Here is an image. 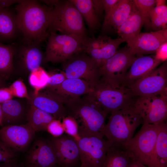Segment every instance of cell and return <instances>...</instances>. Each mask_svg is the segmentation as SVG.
Instances as JSON below:
<instances>
[{
  "label": "cell",
  "instance_id": "6da1fadb",
  "mask_svg": "<svg viewBox=\"0 0 167 167\" xmlns=\"http://www.w3.org/2000/svg\"><path fill=\"white\" fill-rule=\"evenodd\" d=\"M50 7L36 0H21L15 11L18 27L24 42L39 44L48 38Z\"/></svg>",
  "mask_w": 167,
  "mask_h": 167
},
{
  "label": "cell",
  "instance_id": "7a4b0ae2",
  "mask_svg": "<svg viewBox=\"0 0 167 167\" xmlns=\"http://www.w3.org/2000/svg\"><path fill=\"white\" fill-rule=\"evenodd\" d=\"M64 105L68 116L77 123L78 136H104L102 131L108 114L89 95L70 100Z\"/></svg>",
  "mask_w": 167,
  "mask_h": 167
},
{
  "label": "cell",
  "instance_id": "3957f363",
  "mask_svg": "<svg viewBox=\"0 0 167 167\" xmlns=\"http://www.w3.org/2000/svg\"><path fill=\"white\" fill-rule=\"evenodd\" d=\"M110 113L102 134L112 145L122 147L133 137L143 120L133 104Z\"/></svg>",
  "mask_w": 167,
  "mask_h": 167
},
{
  "label": "cell",
  "instance_id": "277c9868",
  "mask_svg": "<svg viewBox=\"0 0 167 167\" xmlns=\"http://www.w3.org/2000/svg\"><path fill=\"white\" fill-rule=\"evenodd\" d=\"M57 31L63 34L87 37L83 18L69 0H58L54 6L50 7L48 32L49 33Z\"/></svg>",
  "mask_w": 167,
  "mask_h": 167
},
{
  "label": "cell",
  "instance_id": "5b68a950",
  "mask_svg": "<svg viewBox=\"0 0 167 167\" xmlns=\"http://www.w3.org/2000/svg\"><path fill=\"white\" fill-rule=\"evenodd\" d=\"M88 94L108 114L133 105L137 97L128 87L100 79Z\"/></svg>",
  "mask_w": 167,
  "mask_h": 167
},
{
  "label": "cell",
  "instance_id": "8992f818",
  "mask_svg": "<svg viewBox=\"0 0 167 167\" xmlns=\"http://www.w3.org/2000/svg\"><path fill=\"white\" fill-rule=\"evenodd\" d=\"M158 125L143 123L139 131L122 146L132 158L147 167H156L154 151Z\"/></svg>",
  "mask_w": 167,
  "mask_h": 167
},
{
  "label": "cell",
  "instance_id": "52a82bcc",
  "mask_svg": "<svg viewBox=\"0 0 167 167\" xmlns=\"http://www.w3.org/2000/svg\"><path fill=\"white\" fill-rule=\"evenodd\" d=\"M87 37L50 32L43 61L62 63L75 54L83 51L84 42Z\"/></svg>",
  "mask_w": 167,
  "mask_h": 167
},
{
  "label": "cell",
  "instance_id": "ba28073f",
  "mask_svg": "<svg viewBox=\"0 0 167 167\" xmlns=\"http://www.w3.org/2000/svg\"><path fill=\"white\" fill-rule=\"evenodd\" d=\"M62 71L67 79H80L87 82L92 89L101 76L95 61L83 51L76 53L62 62Z\"/></svg>",
  "mask_w": 167,
  "mask_h": 167
},
{
  "label": "cell",
  "instance_id": "9c48e42d",
  "mask_svg": "<svg viewBox=\"0 0 167 167\" xmlns=\"http://www.w3.org/2000/svg\"><path fill=\"white\" fill-rule=\"evenodd\" d=\"M80 167H102L107 152L112 144L104 136H78Z\"/></svg>",
  "mask_w": 167,
  "mask_h": 167
},
{
  "label": "cell",
  "instance_id": "30bf717a",
  "mask_svg": "<svg viewBox=\"0 0 167 167\" xmlns=\"http://www.w3.org/2000/svg\"><path fill=\"white\" fill-rule=\"evenodd\" d=\"M133 105L143 123L158 125L166 121L167 93L137 97Z\"/></svg>",
  "mask_w": 167,
  "mask_h": 167
},
{
  "label": "cell",
  "instance_id": "8fae6325",
  "mask_svg": "<svg viewBox=\"0 0 167 167\" xmlns=\"http://www.w3.org/2000/svg\"><path fill=\"white\" fill-rule=\"evenodd\" d=\"M136 57L127 46L117 50L100 68V79L111 84L122 85L124 76Z\"/></svg>",
  "mask_w": 167,
  "mask_h": 167
},
{
  "label": "cell",
  "instance_id": "7c38bea8",
  "mask_svg": "<svg viewBox=\"0 0 167 167\" xmlns=\"http://www.w3.org/2000/svg\"><path fill=\"white\" fill-rule=\"evenodd\" d=\"M128 88L136 97L167 93L166 61Z\"/></svg>",
  "mask_w": 167,
  "mask_h": 167
},
{
  "label": "cell",
  "instance_id": "4fadbf2b",
  "mask_svg": "<svg viewBox=\"0 0 167 167\" xmlns=\"http://www.w3.org/2000/svg\"><path fill=\"white\" fill-rule=\"evenodd\" d=\"M51 140L59 167H80V161L77 139L67 134Z\"/></svg>",
  "mask_w": 167,
  "mask_h": 167
},
{
  "label": "cell",
  "instance_id": "5bb4252c",
  "mask_svg": "<svg viewBox=\"0 0 167 167\" xmlns=\"http://www.w3.org/2000/svg\"><path fill=\"white\" fill-rule=\"evenodd\" d=\"M27 167H59L54 146L50 139L36 140L28 153Z\"/></svg>",
  "mask_w": 167,
  "mask_h": 167
},
{
  "label": "cell",
  "instance_id": "9a60e30c",
  "mask_svg": "<svg viewBox=\"0 0 167 167\" xmlns=\"http://www.w3.org/2000/svg\"><path fill=\"white\" fill-rule=\"evenodd\" d=\"M35 133L28 123L6 125L0 129V140L16 152L21 151L28 146Z\"/></svg>",
  "mask_w": 167,
  "mask_h": 167
},
{
  "label": "cell",
  "instance_id": "2e32d148",
  "mask_svg": "<svg viewBox=\"0 0 167 167\" xmlns=\"http://www.w3.org/2000/svg\"><path fill=\"white\" fill-rule=\"evenodd\" d=\"M44 90L64 104L68 101L81 96L87 95L92 89L89 84L80 79L66 78L60 84L47 87Z\"/></svg>",
  "mask_w": 167,
  "mask_h": 167
},
{
  "label": "cell",
  "instance_id": "e0dca14e",
  "mask_svg": "<svg viewBox=\"0 0 167 167\" xmlns=\"http://www.w3.org/2000/svg\"><path fill=\"white\" fill-rule=\"evenodd\" d=\"M167 42V29L148 32L140 33L133 47L130 49L136 56L155 53L163 44Z\"/></svg>",
  "mask_w": 167,
  "mask_h": 167
},
{
  "label": "cell",
  "instance_id": "ac0fdd59",
  "mask_svg": "<svg viewBox=\"0 0 167 167\" xmlns=\"http://www.w3.org/2000/svg\"><path fill=\"white\" fill-rule=\"evenodd\" d=\"M28 103L52 115L56 119L61 121L68 116L66 109L63 103L58 99L44 90L34 95L29 96Z\"/></svg>",
  "mask_w": 167,
  "mask_h": 167
},
{
  "label": "cell",
  "instance_id": "d6986e66",
  "mask_svg": "<svg viewBox=\"0 0 167 167\" xmlns=\"http://www.w3.org/2000/svg\"><path fill=\"white\" fill-rule=\"evenodd\" d=\"M162 62L154 56H137L126 73L122 85L128 87L134 82L155 69Z\"/></svg>",
  "mask_w": 167,
  "mask_h": 167
},
{
  "label": "cell",
  "instance_id": "ffe728a7",
  "mask_svg": "<svg viewBox=\"0 0 167 167\" xmlns=\"http://www.w3.org/2000/svg\"><path fill=\"white\" fill-rule=\"evenodd\" d=\"M143 24V18L133 2L129 16L117 31L118 35L124 42L127 43V46L130 49L136 42Z\"/></svg>",
  "mask_w": 167,
  "mask_h": 167
},
{
  "label": "cell",
  "instance_id": "44dd1931",
  "mask_svg": "<svg viewBox=\"0 0 167 167\" xmlns=\"http://www.w3.org/2000/svg\"><path fill=\"white\" fill-rule=\"evenodd\" d=\"M40 44L25 42L19 47H16L23 66L30 72L38 69L44 60Z\"/></svg>",
  "mask_w": 167,
  "mask_h": 167
},
{
  "label": "cell",
  "instance_id": "7402d4cb",
  "mask_svg": "<svg viewBox=\"0 0 167 167\" xmlns=\"http://www.w3.org/2000/svg\"><path fill=\"white\" fill-rule=\"evenodd\" d=\"M133 5V0H119L107 21L103 23V30L112 27L117 31L129 16Z\"/></svg>",
  "mask_w": 167,
  "mask_h": 167
},
{
  "label": "cell",
  "instance_id": "603a6c76",
  "mask_svg": "<svg viewBox=\"0 0 167 167\" xmlns=\"http://www.w3.org/2000/svg\"><path fill=\"white\" fill-rule=\"evenodd\" d=\"M18 31L16 12L10 7L0 8V42L13 39Z\"/></svg>",
  "mask_w": 167,
  "mask_h": 167
},
{
  "label": "cell",
  "instance_id": "cb8c5ba5",
  "mask_svg": "<svg viewBox=\"0 0 167 167\" xmlns=\"http://www.w3.org/2000/svg\"><path fill=\"white\" fill-rule=\"evenodd\" d=\"M154 157L156 167H167L166 121L158 125Z\"/></svg>",
  "mask_w": 167,
  "mask_h": 167
},
{
  "label": "cell",
  "instance_id": "d4e9b609",
  "mask_svg": "<svg viewBox=\"0 0 167 167\" xmlns=\"http://www.w3.org/2000/svg\"><path fill=\"white\" fill-rule=\"evenodd\" d=\"M124 41L121 38H111L107 44L101 48L92 49L86 53L89 56L100 68L115 54L120 45Z\"/></svg>",
  "mask_w": 167,
  "mask_h": 167
},
{
  "label": "cell",
  "instance_id": "484cf974",
  "mask_svg": "<svg viewBox=\"0 0 167 167\" xmlns=\"http://www.w3.org/2000/svg\"><path fill=\"white\" fill-rule=\"evenodd\" d=\"M27 116L28 123L35 132L46 131L49 124L56 119L50 114L32 105L28 111Z\"/></svg>",
  "mask_w": 167,
  "mask_h": 167
},
{
  "label": "cell",
  "instance_id": "4316f807",
  "mask_svg": "<svg viewBox=\"0 0 167 167\" xmlns=\"http://www.w3.org/2000/svg\"><path fill=\"white\" fill-rule=\"evenodd\" d=\"M131 159L122 147L112 145L109 149L102 167H127Z\"/></svg>",
  "mask_w": 167,
  "mask_h": 167
},
{
  "label": "cell",
  "instance_id": "83f0119b",
  "mask_svg": "<svg viewBox=\"0 0 167 167\" xmlns=\"http://www.w3.org/2000/svg\"><path fill=\"white\" fill-rule=\"evenodd\" d=\"M75 6L91 31L98 27L99 23L94 10L92 0H69Z\"/></svg>",
  "mask_w": 167,
  "mask_h": 167
},
{
  "label": "cell",
  "instance_id": "f1b7e54d",
  "mask_svg": "<svg viewBox=\"0 0 167 167\" xmlns=\"http://www.w3.org/2000/svg\"><path fill=\"white\" fill-rule=\"evenodd\" d=\"M3 113V126L15 125L20 119L23 113V109L18 101L13 99L1 104Z\"/></svg>",
  "mask_w": 167,
  "mask_h": 167
},
{
  "label": "cell",
  "instance_id": "f546056e",
  "mask_svg": "<svg viewBox=\"0 0 167 167\" xmlns=\"http://www.w3.org/2000/svg\"><path fill=\"white\" fill-rule=\"evenodd\" d=\"M148 18L149 28L154 31L167 28V6L163 5L155 6L150 12Z\"/></svg>",
  "mask_w": 167,
  "mask_h": 167
},
{
  "label": "cell",
  "instance_id": "4dcf8cb0",
  "mask_svg": "<svg viewBox=\"0 0 167 167\" xmlns=\"http://www.w3.org/2000/svg\"><path fill=\"white\" fill-rule=\"evenodd\" d=\"M15 47L13 45H5L0 42V75L8 74L12 71Z\"/></svg>",
  "mask_w": 167,
  "mask_h": 167
},
{
  "label": "cell",
  "instance_id": "1f68e13d",
  "mask_svg": "<svg viewBox=\"0 0 167 167\" xmlns=\"http://www.w3.org/2000/svg\"><path fill=\"white\" fill-rule=\"evenodd\" d=\"M49 78V74L41 66L30 72L28 80L30 84L34 89L33 93L34 95L46 87Z\"/></svg>",
  "mask_w": 167,
  "mask_h": 167
},
{
  "label": "cell",
  "instance_id": "d6a6232c",
  "mask_svg": "<svg viewBox=\"0 0 167 167\" xmlns=\"http://www.w3.org/2000/svg\"><path fill=\"white\" fill-rule=\"evenodd\" d=\"M133 1L143 18L144 24L149 28V14L150 11L156 6V0H134Z\"/></svg>",
  "mask_w": 167,
  "mask_h": 167
},
{
  "label": "cell",
  "instance_id": "836d02e7",
  "mask_svg": "<svg viewBox=\"0 0 167 167\" xmlns=\"http://www.w3.org/2000/svg\"><path fill=\"white\" fill-rule=\"evenodd\" d=\"M111 39L106 35L92 38L87 37L84 42L83 52L86 53L92 49H100L107 44Z\"/></svg>",
  "mask_w": 167,
  "mask_h": 167
},
{
  "label": "cell",
  "instance_id": "e575fe53",
  "mask_svg": "<svg viewBox=\"0 0 167 167\" xmlns=\"http://www.w3.org/2000/svg\"><path fill=\"white\" fill-rule=\"evenodd\" d=\"M16 152L0 140V164L12 163L16 158Z\"/></svg>",
  "mask_w": 167,
  "mask_h": 167
},
{
  "label": "cell",
  "instance_id": "d590c367",
  "mask_svg": "<svg viewBox=\"0 0 167 167\" xmlns=\"http://www.w3.org/2000/svg\"><path fill=\"white\" fill-rule=\"evenodd\" d=\"M13 96L30 99L26 87L24 83L18 79L14 82L9 87Z\"/></svg>",
  "mask_w": 167,
  "mask_h": 167
},
{
  "label": "cell",
  "instance_id": "8d00e7d4",
  "mask_svg": "<svg viewBox=\"0 0 167 167\" xmlns=\"http://www.w3.org/2000/svg\"><path fill=\"white\" fill-rule=\"evenodd\" d=\"M62 123L66 134L77 139L78 136V129L77 125L75 120L72 117L68 116L62 119Z\"/></svg>",
  "mask_w": 167,
  "mask_h": 167
},
{
  "label": "cell",
  "instance_id": "74e56055",
  "mask_svg": "<svg viewBox=\"0 0 167 167\" xmlns=\"http://www.w3.org/2000/svg\"><path fill=\"white\" fill-rule=\"evenodd\" d=\"M46 131L54 137H58L62 135L65 131L61 121L56 119L49 124Z\"/></svg>",
  "mask_w": 167,
  "mask_h": 167
},
{
  "label": "cell",
  "instance_id": "f35d334b",
  "mask_svg": "<svg viewBox=\"0 0 167 167\" xmlns=\"http://www.w3.org/2000/svg\"><path fill=\"white\" fill-rule=\"evenodd\" d=\"M66 79L63 72L61 71L60 73H56L49 75L47 87H51L58 85Z\"/></svg>",
  "mask_w": 167,
  "mask_h": 167
},
{
  "label": "cell",
  "instance_id": "ab89813d",
  "mask_svg": "<svg viewBox=\"0 0 167 167\" xmlns=\"http://www.w3.org/2000/svg\"><path fill=\"white\" fill-rule=\"evenodd\" d=\"M118 1L119 0H103L105 12L104 23L107 21L111 11Z\"/></svg>",
  "mask_w": 167,
  "mask_h": 167
},
{
  "label": "cell",
  "instance_id": "60d3db41",
  "mask_svg": "<svg viewBox=\"0 0 167 167\" xmlns=\"http://www.w3.org/2000/svg\"><path fill=\"white\" fill-rule=\"evenodd\" d=\"M167 42L162 45L155 53V58L162 62L167 59Z\"/></svg>",
  "mask_w": 167,
  "mask_h": 167
},
{
  "label": "cell",
  "instance_id": "b9f144b4",
  "mask_svg": "<svg viewBox=\"0 0 167 167\" xmlns=\"http://www.w3.org/2000/svg\"><path fill=\"white\" fill-rule=\"evenodd\" d=\"M12 96L8 88H0V103L12 99Z\"/></svg>",
  "mask_w": 167,
  "mask_h": 167
},
{
  "label": "cell",
  "instance_id": "7bdbcfd3",
  "mask_svg": "<svg viewBox=\"0 0 167 167\" xmlns=\"http://www.w3.org/2000/svg\"><path fill=\"white\" fill-rule=\"evenodd\" d=\"M92 2L95 13L98 19L104 11L103 0H92Z\"/></svg>",
  "mask_w": 167,
  "mask_h": 167
},
{
  "label": "cell",
  "instance_id": "ee69618b",
  "mask_svg": "<svg viewBox=\"0 0 167 167\" xmlns=\"http://www.w3.org/2000/svg\"><path fill=\"white\" fill-rule=\"evenodd\" d=\"M21 0H0V8L9 7L15 3H18Z\"/></svg>",
  "mask_w": 167,
  "mask_h": 167
},
{
  "label": "cell",
  "instance_id": "f6af8a7d",
  "mask_svg": "<svg viewBox=\"0 0 167 167\" xmlns=\"http://www.w3.org/2000/svg\"><path fill=\"white\" fill-rule=\"evenodd\" d=\"M127 167H147L144 165L136 161L131 157Z\"/></svg>",
  "mask_w": 167,
  "mask_h": 167
},
{
  "label": "cell",
  "instance_id": "bcb514c9",
  "mask_svg": "<svg viewBox=\"0 0 167 167\" xmlns=\"http://www.w3.org/2000/svg\"><path fill=\"white\" fill-rule=\"evenodd\" d=\"M3 113L1 105L0 103V126H3L2 124Z\"/></svg>",
  "mask_w": 167,
  "mask_h": 167
},
{
  "label": "cell",
  "instance_id": "7dc6e473",
  "mask_svg": "<svg viewBox=\"0 0 167 167\" xmlns=\"http://www.w3.org/2000/svg\"><path fill=\"white\" fill-rule=\"evenodd\" d=\"M12 163H4L0 164V167H16L11 165Z\"/></svg>",
  "mask_w": 167,
  "mask_h": 167
},
{
  "label": "cell",
  "instance_id": "c3c4849f",
  "mask_svg": "<svg viewBox=\"0 0 167 167\" xmlns=\"http://www.w3.org/2000/svg\"><path fill=\"white\" fill-rule=\"evenodd\" d=\"M156 6L165 5V0H157Z\"/></svg>",
  "mask_w": 167,
  "mask_h": 167
},
{
  "label": "cell",
  "instance_id": "681fc988",
  "mask_svg": "<svg viewBox=\"0 0 167 167\" xmlns=\"http://www.w3.org/2000/svg\"><path fill=\"white\" fill-rule=\"evenodd\" d=\"M2 84V82L1 80V79L0 78V87H1Z\"/></svg>",
  "mask_w": 167,
  "mask_h": 167
}]
</instances>
